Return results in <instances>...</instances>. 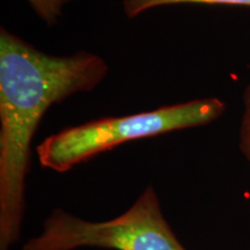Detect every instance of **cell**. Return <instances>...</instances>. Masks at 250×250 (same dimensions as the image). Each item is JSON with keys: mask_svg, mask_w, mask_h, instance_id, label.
<instances>
[{"mask_svg": "<svg viewBox=\"0 0 250 250\" xmlns=\"http://www.w3.org/2000/svg\"><path fill=\"white\" fill-rule=\"evenodd\" d=\"M225 110L223 100L204 98L137 114L98 118L49 136L36 147L37 158L42 167L64 173L132 140L211 124Z\"/></svg>", "mask_w": 250, "mask_h": 250, "instance_id": "7a4b0ae2", "label": "cell"}, {"mask_svg": "<svg viewBox=\"0 0 250 250\" xmlns=\"http://www.w3.org/2000/svg\"><path fill=\"white\" fill-rule=\"evenodd\" d=\"M243 112L239 131V147L247 160L250 161V81L242 96Z\"/></svg>", "mask_w": 250, "mask_h": 250, "instance_id": "8992f818", "label": "cell"}, {"mask_svg": "<svg viewBox=\"0 0 250 250\" xmlns=\"http://www.w3.org/2000/svg\"><path fill=\"white\" fill-rule=\"evenodd\" d=\"M31 9L46 26H56L72 0H26Z\"/></svg>", "mask_w": 250, "mask_h": 250, "instance_id": "5b68a950", "label": "cell"}, {"mask_svg": "<svg viewBox=\"0 0 250 250\" xmlns=\"http://www.w3.org/2000/svg\"><path fill=\"white\" fill-rule=\"evenodd\" d=\"M109 73L90 51L50 55L0 29V250L18 241L26 208L31 142L52 105L89 93Z\"/></svg>", "mask_w": 250, "mask_h": 250, "instance_id": "6da1fadb", "label": "cell"}, {"mask_svg": "<svg viewBox=\"0 0 250 250\" xmlns=\"http://www.w3.org/2000/svg\"><path fill=\"white\" fill-rule=\"evenodd\" d=\"M186 4L224 5L250 7V0H123V12L127 18L134 19L146 12L159 7Z\"/></svg>", "mask_w": 250, "mask_h": 250, "instance_id": "277c9868", "label": "cell"}, {"mask_svg": "<svg viewBox=\"0 0 250 250\" xmlns=\"http://www.w3.org/2000/svg\"><path fill=\"white\" fill-rule=\"evenodd\" d=\"M83 247L114 250H187L162 213L154 188L148 186L132 206L108 221H89L55 210L40 235L22 250H74Z\"/></svg>", "mask_w": 250, "mask_h": 250, "instance_id": "3957f363", "label": "cell"}]
</instances>
